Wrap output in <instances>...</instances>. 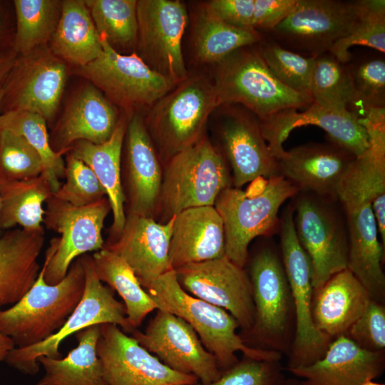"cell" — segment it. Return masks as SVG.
<instances>
[{
	"label": "cell",
	"mask_w": 385,
	"mask_h": 385,
	"mask_svg": "<svg viewBox=\"0 0 385 385\" xmlns=\"http://www.w3.org/2000/svg\"><path fill=\"white\" fill-rule=\"evenodd\" d=\"M157 309L176 315L195 330L205 348L215 358L222 373L236 364V352L245 357L278 362L280 354L274 350L250 347L236 333L239 327L226 310L197 298L180 285L176 273L170 270L146 288Z\"/></svg>",
	"instance_id": "cell-1"
},
{
	"label": "cell",
	"mask_w": 385,
	"mask_h": 385,
	"mask_svg": "<svg viewBox=\"0 0 385 385\" xmlns=\"http://www.w3.org/2000/svg\"><path fill=\"white\" fill-rule=\"evenodd\" d=\"M45 265L31 288L16 304L0 309V333L17 348L40 343L56 333L81 301L85 288L81 256L71 265L58 283L48 284Z\"/></svg>",
	"instance_id": "cell-2"
},
{
	"label": "cell",
	"mask_w": 385,
	"mask_h": 385,
	"mask_svg": "<svg viewBox=\"0 0 385 385\" xmlns=\"http://www.w3.org/2000/svg\"><path fill=\"white\" fill-rule=\"evenodd\" d=\"M252 183L246 191L225 188L214 204L223 222L225 256L242 268L251 241L270 236L279 228L281 205L299 191L282 175L260 178Z\"/></svg>",
	"instance_id": "cell-3"
},
{
	"label": "cell",
	"mask_w": 385,
	"mask_h": 385,
	"mask_svg": "<svg viewBox=\"0 0 385 385\" xmlns=\"http://www.w3.org/2000/svg\"><path fill=\"white\" fill-rule=\"evenodd\" d=\"M215 66L212 81L218 107L238 104L262 121L281 111L313 103L309 94L287 88L272 75L257 44L235 51Z\"/></svg>",
	"instance_id": "cell-4"
},
{
	"label": "cell",
	"mask_w": 385,
	"mask_h": 385,
	"mask_svg": "<svg viewBox=\"0 0 385 385\" xmlns=\"http://www.w3.org/2000/svg\"><path fill=\"white\" fill-rule=\"evenodd\" d=\"M217 107L212 79L204 75L188 76L155 102L144 122L161 158L166 161L200 140Z\"/></svg>",
	"instance_id": "cell-5"
},
{
	"label": "cell",
	"mask_w": 385,
	"mask_h": 385,
	"mask_svg": "<svg viewBox=\"0 0 385 385\" xmlns=\"http://www.w3.org/2000/svg\"><path fill=\"white\" fill-rule=\"evenodd\" d=\"M232 180L225 157L203 136L165 161L157 212L165 222L186 209L214 206Z\"/></svg>",
	"instance_id": "cell-6"
},
{
	"label": "cell",
	"mask_w": 385,
	"mask_h": 385,
	"mask_svg": "<svg viewBox=\"0 0 385 385\" xmlns=\"http://www.w3.org/2000/svg\"><path fill=\"white\" fill-rule=\"evenodd\" d=\"M294 197L295 232L310 260L314 291L334 274L347 269L346 220L336 204L337 199L302 191Z\"/></svg>",
	"instance_id": "cell-7"
},
{
	"label": "cell",
	"mask_w": 385,
	"mask_h": 385,
	"mask_svg": "<svg viewBox=\"0 0 385 385\" xmlns=\"http://www.w3.org/2000/svg\"><path fill=\"white\" fill-rule=\"evenodd\" d=\"M46 202L43 223L60 235L51 240L43 262L46 282L55 284L64 278L76 259L103 248L102 230L111 207L107 197L77 207L52 194Z\"/></svg>",
	"instance_id": "cell-8"
},
{
	"label": "cell",
	"mask_w": 385,
	"mask_h": 385,
	"mask_svg": "<svg viewBox=\"0 0 385 385\" xmlns=\"http://www.w3.org/2000/svg\"><path fill=\"white\" fill-rule=\"evenodd\" d=\"M81 258L85 269V288L78 304L63 326L51 337L32 346L14 348L5 359L9 366L25 374H36L39 370L40 357L61 358V342L93 325L110 323L118 325L124 332L134 330L128 322L124 304L115 298L113 290L104 285L96 275L91 255L85 254Z\"/></svg>",
	"instance_id": "cell-9"
},
{
	"label": "cell",
	"mask_w": 385,
	"mask_h": 385,
	"mask_svg": "<svg viewBox=\"0 0 385 385\" xmlns=\"http://www.w3.org/2000/svg\"><path fill=\"white\" fill-rule=\"evenodd\" d=\"M364 0H297L292 12L272 31L270 38L304 56L329 52L356 24Z\"/></svg>",
	"instance_id": "cell-10"
},
{
	"label": "cell",
	"mask_w": 385,
	"mask_h": 385,
	"mask_svg": "<svg viewBox=\"0 0 385 385\" xmlns=\"http://www.w3.org/2000/svg\"><path fill=\"white\" fill-rule=\"evenodd\" d=\"M101 42V54L76 71L114 106L132 114L135 109L150 108L176 86L152 70L137 53L123 55L104 38Z\"/></svg>",
	"instance_id": "cell-11"
},
{
	"label": "cell",
	"mask_w": 385,
	"mask_h": 385,
	"mask_svg": "<svg viewBox=\"0 0 385 385\" xmlns=\"http://www.w3.org/2000/svg\"><path fill=\"white\" fill-rule=\"evenodd\" d=\"M282 263L296 315V333L288 369L307 366L321 359L330 338L314 327L312 315L313 287L309 258L301 246L294 225V208L288 205L279 224Z\"/></svg>",
	"instance_id": "cell-12"
},
{
	"label": "cell",
	"mask_w": 385,
	"mask_h": 385,
	"mask_svg": "<svg viewBox=\"0 0 385 385\" xmlns=\"http://www.w3.org/2000/svg\"><path fill=\"white\" fill-rule=\"evenodd\" d=\"M138 56L154 71L175 84L188 75L182 52L188 23L185 4L178 0L137 1Z\"/></svg>",
	"instance_id": "cell-13"
},
{
	"label": "cell",
	"mask_w": 385,
	"mask_h": 385,
	"mask_svg": "<svg viewBox=\"0 0 385 385\" xmlns=\"http://www.w3.org/2000/svg\"><path fill=\"white\" fill-rule=\"evenodd\" d=\"M66 77L63 61L45 46L18 56L2 84L0 113L24 110L37 113L46 120L52 119L61 101Z\"/></svg>",
	"instance_id": "cell-14"
},
{
	"label": "cell",
	"mask_w": 385,
	"mask_h": 385,
	"mask_svg": "<svg viewBox=\"0 0 385 385\" xmlns=\"http://www.w3.org/2000/svg\"><path fill=\"white\" fill-rule=\"evenodd\" d=\"M131 336L171 369L195 376L207 384L222 375L215 356L202 344L192 327L182 318L157 309L145 332Z\"/></svg>",
	"instance_id": "cell-15"
},
{
	"label": "cell",
	"mask_w": 385,
	"mask_h": 385,
	"mask_svg": "<svg viewBox=\"0 0 385 385\" xmlns=\"http://www.w3.org/2000/svg\"><path fill=\"white\" fill-rule=\"evenodd\" d=\"M188 294L230 313L247 333L254 324L255 307L250 277L225 255L190 263L175 270Z\"/></svg>",
	"instance_id": "cell-16"
},
{
	"label": "cell",
	"mask_w": 385,
	"mask_h": 385,
	"mask_svg": "<svg viewBox=\"0 0 385 385\" xmlns=\"http://www.w3.org/2000/svg\"><path fill=\"white\" fill-rule=\"evenodd\" d=\"M97 354L108 385H194L198 379L162 363L118 325L101 324Z\"/></svg>",
	"instance_id": "cell-17"
},
{
	"label": "cell",
	"mask_w": 385,
	"mask_h": 385,
	"mask_svg": "<svg viewBox=\"0 0 385 385\" xmlns=\"http://www.w3.org/2000/svg\"><path fill=\"white\" fill-rule=\"evenodd\" d=\"M369 146L356 157L340 181L336 198L344 209L371 205L378 230L385 232V108L368 110L359 118Z\"/></svg>",
	"instance_id": "cell-18"
},
{
	"label": "cell",
	"mask_w": 385,
	"mask_h": 385,
	"mask_svg": "<svg viewBox=\"0 0 385 385\" xmlns=\"http://www.w3.org/2000/svg\"><path fill=\"white\" fill-rule=\"evenodd\" d=\"M220 115L219 135L232 170L234 187L280 175L277 159L263 136L260 120L238 104H226Z\"/></svg>",
	"instance_id": "cell-19"
},
{
	"label": "cell",
	"mask_w": 385,
	"mask_h": 385,
	"mask_svg": "<svg viewBox=\"0 0 385 385\" xmlns=\"http://www.w3.org/2000/svg\"><path fill=\"white\" fill-rule=\"evenodd\" d=\"M249 277L255 318L248 334L268 349H279L287 330L292 297L282 260L273 248L264 247L255 255Z\"/></svg>",
	"instance_id": "cell-20"
},
{
	"label": "cell",
	"mask_w": 385,
	"mask_h": 385,
	"mask_svg": "<svg viewBox=\"0 0 385 385\" xmlns=\"http://www.w3.org/2000/svg\"><path fill=\"white\" fill-rule=\"evenodd\" d=\"M289 108L260 120L263 136L272 155L277 160L285 152L282 143L290 132L300 126L312 125L323 129L329 140L352 153L361 155L369 146V137L359 117L346 108L313 103L307 110Z\"/></svg>",
	"instance_id": "cell-21"
},
{
	"label": "cell",
	"mask_w": 385,
	"mask_h": 385,
	"mask_svg": "<svg viewBox=\"0 0 385 385\" xmlns=\"http://www.w3.org/2000/svg\"><path fill=\"white\" fill-rule=\"evenodd\" d=\"M174 216L164 223L153 217L127 214L120 236L105 248L120 256L146 289L155 279L172 270L169 249Z\"/></svg>",
	"instance_id": "cell-22"
},
{
	"label": "cell",
	"mask_w": 385,
	"mask_h": 385,
	"mask_svg": "<svg viewBox=\"0 0 385 385\" xmlns=\"http://www.w3.org/2000/svg\"><path fill=\"white\" fill-rule=\"evenodd\" d=\"M355 158L329 140L294 147L277 160L279 175L299 191L337 199V187Z\"/></svg>",
	"instance_id": "cell-23"
},
{
	"label": "cell",
	"mask_w": 385,
	"mask_h": 385,
	"mask_svg": "<svg viewBox=\"0 0 385 385\" xmlns=\"http://www.w3.org/2000/svg\"><path fill=\"white\" fill-rule=\"evenodd\" d=\"M126 191L128 214L151 217L157 213L163 178L158 153L144 118L130 115L126 132Z\"/></svg>",
	"instance_id": "cell-24"
},
{
	"label": "cell",
	"mask_w": 385,
	"mask_h": 385,
	"mask_svg": "<svg viewBox=\"0 0 385 385\" xmlns=\"http://www.w3.org/2000/svg\"><path fill=\"white\" fill-rule=\"evenodd\" d=\"M384 369L382 351L364 349L342 334L330 342L321 359L288 370L302 379L299 385H362L378 378Z\"/></svg>",
	"instance_id": "cell-25"
},
{
	"label": "cell",
	"mask_w": 385,
	"mask_h": 385,
	"mask_svg": "<svg viewBox=\"0 0 385 385\" xmlns=\"http://www.w3.org/2000/svg\"><path fill=\"white\" fill-rule=\"evenodd\" d=\"M119 118L115 106L91 83L83 86L68 105L50 140L58 153L68 152L73 143L107 141Z\"/></svg>",
	"instance_id": "cell-26"
},
{
	"label": "cell",
	"mask_w": 385,
	"mask_h": 385,
	"mask_svg": "<svg viewBox=\"0 0 385 385\" xmlns=\"http://www.w3.org/2000/svg\"><path fill=\"white\" fill-rule=\"evenodd\" d=\"M222 220L214 206L190 207L174 216L169 249L172 270L225 255Z\"/></svg>",
	"instance_id": "cell-27"
},
{
	"label": "cell",
	"mask_w": 385,
	"mask_h": 385,
	"mask_svg": "<svg viewBox=\"0 0 385 385\" xmlns=\"http://www.w3.org/2000/svg\"><path fill=\"white\" fill-rule=\"evenodd\" d=\"M371 299L347 269L332 276L313 291L312 315L316 329L331 339L346 334Z\"/></svg>",
	"instance_id": "cell-28"
},
{
	"label": "cell",
	"mask_w": 385,
	"mask_h": 385,
	"mask_svg": "<svg viewBox=\"0 0 385 385\" xmlns=\"http://www.w3.org/2000/svg\"><path fill=\"white\" fill-rule=\"evenodd\" d=\"M349 235L347 270L360 282L371 298L382 304L385 276L382 270L384 250L371 205L344 209Z\"/></svg>",
	"instance_id": "cell-29"
},
{
	"label": "cell",
	"mask_w": 385,
	"mask_h": 385,
	"mask_svg": "<svg viewBox=\"0 0 385 385\" xmlns=\"http://www.w3.org/2000/svg\"><path fill=\"white\" fill-rule=\"evenodd\" d=\"M44 240L43 227L13 228L0 237V309L16 304L33 285L41 270L38 260Z\"/></svg>",
	"instance_id": "cell-30"
},
{
	"label": "cell",
	"mask_w": 385,
	"mask_h": 385,
	"mask_svg": "<svg viewBox=\"0 0 385 385\" xmlns=\"http://www.w3.org/2000/svg\"><path fill=\"white\" fill-rule=\"evenodd\" d=\"M127 122L124 117L119 118L111 138L103 143L78 140L68 150L91 168L106 192L113 217L111 236L106 243L115 241L120 236L125 222L121 153Z\"/></svg>",
	"instance_id": "cell-31"
},
{
	"label": "cell",
	"mask_w": 385,
	"mask_h": 385,
	"mask_svg": "<svg viewBox=\"0 0 385 385\" xmlns=\"http://www.w3.org/2000/svg\"><path fill=\"white\" fill-rule=\"evenodd\" d=\"M51 42L50 49L56 56L78 67L101 54V38L85 1H61L60 18Z\"/></svg>",
	"instance_id": "cell-32"
},
{
	"label": "cell",
	"mask_w": 385,
	"mask_h": 385,
	"mask_svg": "<svg viewBox=\"0 0 385 385\" xmlns=\"http://www.w3.org/2000/svg\"><path fill=\"white\" fill-rule=\"evenodd\" d=\"M101 324L75 334L78 346L64 358L41 356L38 359L45 369L36 385H108L97 354Z\"/></svg>",
	"instance_id": "cell-33"
},
{
	"label": "cell",
	"mask_w": 385,
	"mask_h": 385,
	"mask_svg": "<svg viewBox=\"0 0 385 385\" xmlns=\"http://www.w3.org/2000/svg\"><path fill=\"white\" fill-rule=\"evenodd\" d=\"M52 194L43 174L25 180L9 179L0 174L1 230L16 226L27 230L42 228L43 203Z\"/></svg>",
	"instance_id": "cell-34"
},
{
	"label": "cell",
	"mask_w": 385,
	"mask_h": 385,
	"mask_svg": "<svg viewBox=\"0 0 385 385\" xmlns=\"http://www.w3.org/2000/svg\"><path fill=\"white\" fill-rule=\"evenodd\" d=\"M192 37L197 60L215 65L235 51L256 45L264 38L262 34L253 28H238L227 24L205 4L196 15Z\"/></svg>",
	"instance_id": "cell-35"
},
{
	"label": "cell",
	"mask_w": 385,
	"mask_h": 385,
	"mask_svg": "<svg viewBox=\"0 0 385 385\" xmlns=\"http://www.w3.org/2000/svg\"><path fill=\"white\" fill-rule=\"evenodd\" d=\"M91 257L98 279L118 292L123 301L128 324L137 329L149 313L157 309L155 303L120 256L103 247Z\"/></svg>",
	"instance_id": "cell-36"
},
{
	"label": "cell",
	"mask_w": 385,
	"mask_h": 385,
	"mask_svg": "<svg viewBox=\"0 0 385 385\" xmlns=\"http://www.w3.org/2000/svg\"><path fill=\"white\" fill-rule=\"evenodd\" d=\"M15 30L12 50L26 55L51 41L56 29L61 1L56 0H14Z\"/></svg>",
	"instance_id": "cell-37"
},
{
	"label": "cell",
	"mask_w": 385,
	"mask_h": 385,
	"mask_svg": "<svg viewBox=\"0 0 385 385\" xmlns=\"http://www.w3.org/2000/svg\"><path fill=\"white\" fill-rule=\"evenodd\" d=\"M0 129L8 130L25 138L40 154L43 175L50 185L52 192L61 185L64 178L65 161L62 154L51 146L46 120L40 115L24 110H14L0 113Z\"/></svg>",
	"instance_id": "cell-38"
},
{
	"label": "cell",
	"mask_w": 385,
	"mask_h": 385,
	"mask_svg": "<svg viewBox=\"0 0 385 385\" xmlns=\"http://www.w3.org/2000/svg\"><path fill=\"white\" fill-rule=\"evenodd\" d=\"M313 103L352 112L356 97L346 63L329 52L316 57L309 82Z\"/></svg>",
	"instance_id": "cell-39"
},
{
	"label": "cell",
	"mask_w": 385,
	"mask_h": 385,
	"mask_svg": "<svg viewBox=\"0 0 385 385\" xmlns=\"http://www.w3.org/2000/svg\"><path fill=\"white\" fill-rule=\"evenodd\" d=\"M85 2L101 38L106 40L113 48L136 46V0H88Z\"/></svg>",
	"instance_id": "cell-40"
},
{
	"label": "cell",
	"mask_w": 385,
	"mask_h": 385,
	"mask_svg": "<svg viewBox=\"0 0 385 385\" xmlns=\"http://www.w3.org/2000/svg\"><path fill=\"white\" fill-rule=\"evenodd\" d=\"M257 47L267 68L279 82L294 91L309 94L310 77L317 56H302L270 38L264 37Z\"/></svg>",
	"instance_id": "cell-41"
},
{
	"label": "cell",
	"mask_w": 385,
	"mask_h": 385,
	"mask_svg": "<svg viewBox=\"0 0 385 385\" xmlns=\"http://www.w3.org/2000/svg\"><path fill=\"white\" fill-rule=\"evenodd\" d=\"M366 46L385 53V1L364 0L359 19L353 30L336 42L329 52L342 63L351 59L350 47Z\"/></svg>",
	"instance_id": "cell-42"
},
{
	"label": "cell",
	"mask_w": 385,
	"mask_h": 385,
	"mask_svg": "<svg viewBox=\"0 0 385 385\" xmlns=\"http://www.w3.org/2000/svg\"><path fill=\"white\" fill-rule=\"evenodd\" d=\"M347 65L356 104L352 112L361 118L371 108H385V61L371 57Z\"/></svg>",
	"instance_id": "cell-43"
},
{
	"label": "cell",
	"mask_w": 385,
	"mask_h": 385,
	"mask_svg": "<svg viewBox=\"0 0 385 385\" xmlns=\"http://www.w3.org/2000/svg\"><path fill=\"white\" fill-rule=\"evenodd\" d=\"M43 165L38 152L22 136L0 129V174L13 180L42 175Z\"/></svg>",
	"instance_id": "cell-44"
},
{
	"label": "cell",
	"mask_w": 385,
	"mask_h": 385,
	"mask_svg": "<svg viewBox=\"0 0 385 385\" xmlns=\"http://www.w3.org/2000/svg\"><path fill=\"white\" fill-rule=\"evenodd\" d=\"M64 178L65 183L53 193L61 200L81 207L107 197L91 168L69 151L65 160Z\"/></svg>",
	"instance_id": "cell-45"
},
{
	"label": "cell",
	"mask_w": 385,
	"mask_h": 385,
	"mask_svg": "<svg viewBox=\"0 0 385 385\" xmlns=\"http://www.w3.org/2000/svg\"><path fill=\"white\" fill-rule=\"evenodd\" d=\"M284 380L278 362L245 357L223 371L217 381L194 385H282Z\"/></svg>",
	"instance_id": "cell-46"
},
{
	"label": "cell",
	"mask_w": 385,
	"mask_h": 385,
	"mask_svg": "<svg viewBox=\"0 0 385 385\" xmlns=\"http://www.w3.org/2000/svg\"><path fill=\"white\" fill-rule=\"evenodd\" d=\"M346 333L362 349L382 351L385 347V309L382 304L371 299Z\"/></svg>",
	"instance_id": "cell-47"
},
{
	"label": "cell",
	"mask_w": 385,
	"mask_h": 385,
	"mask_svg": "<svg viewBox=\"0 0 385 385\" xmlns=\"http://www.w3.org/2000/svg\"><path fill=\"white\" fill-rule=\"evenodd\" d=\"M208 9L227 24L238 28H253L255 0H212Z\"/></svg>",
	"instance_id": "cell-48"
},
{
	"label": "cell",
	"mask_w": 385,
	"mask_h": 385,
	"mask_svg": "<svg viewBox=\"0 0 385 385\" xmlns=\"http://www.w3.org/2000/svg\"><path fill=\"white\" fill-rule=\"evenodd\" d=\"M297 0H255L252 27L270 32L294 9Z\"/></svg>",
	"instance_id": "cell-49"
},
{
	"label": "cell",
	"mask_w": 385,
	"mask_h": 385,
	"mask_svg": "<svg viewBox=\"0 0 385 385\" xmlns=\"http://www.w3.org/2000/svg\"><path fill=\"white\" fill-rule=\"evenodd\" d=\"M7 3L0 1V53L12 49L15 26Z\"/></svg>",
	"instance_id": "cell-50"
},
{
	"label": "cell",
	"mask_w": 385,
	"mask_h": 385,
	"mask_svg": "<svg viewBox=\"0 0 385 385\" xmlns=\"http://www.w3.org/2000/svg\"><path fill=\"white\" fill-rule=\"evenodd\" d=\"M17 58L18 55L12 49L0 53V86L11 71Z\"/></svg>",
	"instance_id": "cell-51"
},
{
	"label": "cell",
	"mask_w": 385,
	"mask_h": 385,
	"mask_svg": "<svg viewBox=\"0 0 385 385\" xmlns=\"http://www.w3.org/2000/svg\"><path fill=\"white\" fill-rule=\"evenodd\" d=\"M15 347L10 337L0 333V362L5 361L8 354Z\"/></svg>",
	"instance_id": "cell-52"
},
{
	"label": "cell",
	"mask_w": 385,
	"mask_h": 385,
	"mask_svg": "<svg viewBox=\"0 0 385 385\" xmlns=\"http://www.w3.org/2000/svg\"><path fill=\"white\" fill-rule=\"evenodd\" d=\"M282 385H299V381L292 379L284 380Z\"/></svg>",
	"instance_id": "cell-53"
},
{
	"label": "cell",
	"mask_w": 385,
	"mask_h": 385,
	"mask_svg": "<svg viewBox=\"0 0 385 385\" xmlns=\"http://www.w3.org/2000/svg\"><path fill=\"white\" fill-rule=\"evenodd\" d=\"M362 385H384V384H379L374 382L372 380H369L364 382Z\"/></svg>",
	"instance_id": "cell-54"
},
{
	"label": "cell",
	"mask_w": 385,
	"mask_h": 385,
	"mask_svg": "<svg viewBox=\"0 0 385 385\" xmlns=\"http://www.w3.org/2000/svg\"><path fill=\"white\" fill-rule=\"evenodd\" d=\"M3 96H4V89H3V87H2V85H1L0 86V108H1V103Z\"/></svg>",
	"instance_id": "cell-55"
},
{
	"label": "cell",
	"mask_w": 385,
	"mask_h": 385,
	"mask_svg": "<svg viewBox=\"0 0 385 385\" xmlns=\"http://www.w3.org/2000/svg\"><path fill=\"white\" fill-rule=\"evenodd\" d=\"M0 215H1V198H0ZM2 234H3L2 230L0 228V237L1 236Z\"/></svg>",
	"instance_id": "cell-56"
}]
</instances>
